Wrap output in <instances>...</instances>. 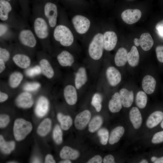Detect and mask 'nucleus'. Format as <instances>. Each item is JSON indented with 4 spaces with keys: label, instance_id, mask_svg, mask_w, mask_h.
<instances>
[{
    "label": "nucleus",
    "instance_id": "nucleus-27",
    "mask_svg": "<svg viewBox=\"0 0 163 163\" xmlns=\"http://www.w3.org/2000/svg\"><path fill=\"white\" fill-rule=\"evenodd\" d=\"M127 62L132 67L137 66L139 62V55L136 47L133 46L127 54Z\"/></svg>",
    "mask_w": 163,
    "mask_h": 163
},
{
    "label": "nucleus",
    "instance_id": "nucleus-18",
    "mask_svg": "<svg viewBox=\"0 0 163 163\" xmlns=\"http://www.w3.org/2000/svg\"><path fill=\"white\" fill-rule=\"evenodd\" d=\"M49 103L47 99L44 96L38 99L35 108V112L39 117H42L47 113L49 109Z\"/></svg>",
    "mask_w": 163,
    "mask_h": 163
},
{
    "label": "nucleus",
    "instance_id": "nucleus-1",
    "mask_svg": "<svg viewBox=\"0 0 163 163\" xmlns=\"http://www.w3.org/2000/svg\"><path fill=\"white\" fill-rule=\"evenodd\" d=\"M55 39L62 46H69L74 41L73 34L69 28L65 25H59L55 28L53 32Z\"/></svg>",
    "mask_w": 163,
    "mask_h": 163
},
{
    "label": "nucleus",
    "instance_id": "nucleus-6",
    "mask_svg": "<svg viewBox=\"0 0 163 163\" xmlns=\"http://www.w3.org/2000/svg\"><path fill=\"white\" fill-rule=\"evenodd\" d=\"M44 13L50 27H55L57 23L58 15L56 5L53 3L47 2L44 6Z\"/></svg>",
    "mask_w": 163,
    "mask_h": 163
},
{
    "label": "nucleus",
    "instance_id": "nucleus-33",
    "mask_svg": "<svg viewBox=\"0 0 163 163\" xmlns=\"http://www.w3.org/2000/svg\"><path fill=\"white\" fill-rule=\"evenodd\" d=\"M57 118L60 123L61 128L64 130H68L72 125V120L69 116L65 115L59 113L57 115Z\"/></svg>",
    "mask_w": 163,
    "mask_h": 163
},
{
    "label": "nucleus",
    "instance_id": "nucleus-42",
    "mask_svg": "<svg viewBox=\"0 0 163 163\" xmlns=\"http://www.w3.org/2000/svg\"><path fill=\"white\" fill-rule=\"evenodd\" d=\"M10 57V54L8 51L5 48L0 47V59L5 62L9 60Z\"/></svg>",
    "mask_w": 163,
    "mask_h": 163
},
{
    "label": "nucleus",
    "instance_id": "nucleus-25",
    "mask_svg": "<svg viewBox=\"0 0 163 163\" xmlns=\"http://www.w3.org/2000/svg\"><path fill=\"white\" fill-rule=\"evenodd\" d=\"M41 72L47 78L51 79L54 76V72L48 60L45 59H41L39 62Z\"/></svg>",
    "mask_w": 163,
    "mask_h": 163
},
{
    "label": "nucleus",
    "instance_id": "nucleus-31",
    "mask_svg": "<svg viewBox=\"0 0 163 163\" xmlns=\"http://www.w3.org/2000/svg\"><path fill=\"white\" fill-rule=\"evenodd\" d=\"M51 124V121L50 119L46 118L44 119L38 127V134L41 136H46L50 131Z\"/></svg>",
    "mask_w": 163,
    "mask_h": 163
},
{
    "label": "nucleus",
    "instance_id": "nucleus-46",
    "mask_svg": "<svg viewBox=\"0 0 163 163\" xmlns=\"http://www.w3.org/2000/svg\"><path fill=\"white\" fill-rule=\"evenodd\" d=\"M102 161V158L101 156L97 155L90 159L87 162V163H101Z\"/></svg>",
    "mask_w": 163,
    "mask_h": 163
},
{
    "label": "nucleus",
    "instance_id": "nucleus-22",
    "mask_svg": "<svg viewBox=\"0 0 163 163\" xmlns=\"http://www.w3.org/2000/svg\"><path fill=\"white\" fill-rule=\"evenodd\" d=\"M127 51L125 48L122 47L117 51L114 58V63L118 67L125 66L127 62Z\"/></svg>",
    "mask_w": 163,
    "mask_h": 163
},
{
    "label": "nucleus",
    "instance_id": "nucleus-19",
    "mask_svg": "<svg viewBox=\"0 0 163 163\" xmlns=\"http://www.w3.org/2000/svg\"><path fill=\"white\" fill-rule=\"evenodd\" d=\"M57 59L59 64L63 67L71 66L75 61L73 56L66 50L61 52L58 55Z\"/></svg>",
    "mask_w": 163,
    "mask_h": 163
},
{
    "label": "nucleus",
    "instance_id": "nucleus-10",
    "mask_svg": "<svg viewBox=\"0 0 163 163\" xmlns=\"http://www.w3.org/2000/svg\"><path fill=\"white\" fill-rule=\"evenodd\" d=\"M91 115L90 111L87 110L78 114L75 117L74 121L76 129L79 130L84 129L89 121Z\"/></svg>",
    "mask_w": 163,
    "mask_h": 163
},
{
    "label": "nucleus",
    "instance_id": "nucleus-8",
    "mask_svg": "<svg viewBox=\"0 0 163 163\" xmlns=\"http://www.w3.org/2000/svg\"><path fill=\"white\" fill-rule=\"evenodd\" d=\"M142 12L138 9H128L122 12L121 17L127 24H132L137 22L140 18Z\"/></svg>",
    "mask_w": 163,
    "mask_h": 163
},
{
    "label": "nucleus",
    "instance_id": "nucleus-11",
    "mask_svg": "<svg viewBox=\"0 0 163 163\" xmlns=\"http://www.w3.org/2000/svg\"><path fill=\"white\" fill-rule=\"evenodd\" d=\"M77 89L75 86L69 84L63 89V95L66 103L69 105H73L77 102L78 99Z\"/></svg>",
    "mask_w": 163,
    "mask_h": 163
},
{
    "label": "nucleus",
    "instance_id": "nucleus-51",
    "mask_svg": "<svg viewBox=\"0 0 163 163\" xmlns=\"http://www.w3.org/2000/svg\"><path fill=\"white\" fill-rule=\"evenodd\" d=\"M151 161L154 163H163V157L158 158L153 156L151 158Z\"/></svg>",
    "mask_w": 163,
    "mask_h": 163
},
{
    "label": "nucleus",
    "instance_id": "nucleus-13",
    "mask_svg": "<svg viewBox=\"0 0 163 163\" xmlns=\"http://www.w3.org/2000/svg\"><path fill=\"white\" fill-rule=\"evenodd\" d=\"M16 104L19 107L24 108L30 107L34 103L32 95L27 91L19 94L16 99Z\"/></svg>",
    "mask_w": 163,
    "mask_h": 163
},
{
    "label": "nucleus",
    "instance_id": "nucleus-57",
    "mask_svg": "<svg viewBox=\"0 0 163 163\" xmlns=\"http://www.w3.org/2000/svg\"><path fill=\"white\" fill-rule=\"evenodd\" d=\"M160 126L161 128L163 129V119L161 122Z\"/></svg>",
    "mask_w": 163,
    "mask_h": 163
},
{
    "label": "nucleus",
    "instance_id": "nucleus-40",
    "mask_svg": "<svg viewBox=\"0 0 163 163\" xmlns=\"http://www.w3.org/2000/svg\"><path fill=\"white\" fill-rule=\"evenodd\" d=\"M41 72V70L40 66H36L27 69L26 71V73L28 76L31 77L40 74Z\"/></svg>",
    "mask_w": 163,
    "mask_h": 163
},
{
    "label": "nucleus",
    "instance_id": "nucleus-9",
    "mask_svg": "<svg viewBox=\"0 0 163 163\" xmlns=\"http://www.w3.org/2000/svg\"><path fill=\"white\" fill-rule=\"evenodd\" d=\"M19 39L22 44L30 47H34L37 44V40L34 34L28 29L21 30L19 34Z\"/></svg>",
    "mask_w": 163,
    "mask_h": 163
},
{
    "label": "nucleus",
    "instance_id": "nucleus-48",
    "mask_svg": "<svg viewBox=\"0 0 163 163\" xmlns=\"http://www.w3.org/2000/svg\"><path fill=\"white\" fill-rule=\"evenodd\" d=\"M0 36L1 37L6 33L8 30V27L6 25L1 23L0 24Z\"/></svg>",
    "mask_w": 163,
    "mask_h": 163
},
{
    "label": "nucleus",
    "instance_id": "nucleus-55",
    "mask_svg": "<svg viewBox=\"0 0 163 163\" xmlns=\"http://www.w3.org/2000/svg\"><path fill=\"white\" fill-rule=\"evenodd\" d=\"M33 162L34 163H39L40 162V161H39V160L37 158H35L33 161Z\"/></svg>",
    "mask_w": 163,
    "mask_h": 163
},
{
    "label": "nucleus",
    "instance_id": "nucleus-54",
    "mask_svg": "<svg viewBox=\"0 0 163 163\" xmlns=\"http://www.w3.org/2000/svg\"><path fill=\"white\" fill-rule=\"evenodd\" d=\"M60 163H71V161L69 159H65L59 162Z\"/></svg>",
    "mask_w": 163,
    "mask_h": 163
},
{
    "label": "nucleus",
    "instance_id": "nucleus-4",
    "mask_svg": "<svg viewBox=\"0 0 163 163\" xmlns=\"http://www.w3.org/2000/svg\"><path fill=\"white\" fill-rule=\"evenodd\" d=\"M72 22L76 32L80 34L86 33L89 30L91 24L88 19L80 15H77L74 16L72 19Z\"/></svg>",
    "mask_w": 163,
    "mask_h": 163
},
{
    "label": "nucleus",
    "instance_id": "nucleus-28",
    "mask_svg": "<svg viewBox=\"0 0 163 163\" xmlns=\"http://www.w3.org/2000/svg\"><path fill=\"white\" fill-rule=\"evenodd\" d=\"M125 129L121 126H118L111 131L109 139V143L113 145L118 142L123 135Z\"/></svg>",
    "mask_w": 163,
    "mask_h": 163
},
{
    "label": "nucleus",
    "instance_id": "nucleus-39",
    "mask_svg": "<svg viewBox=\"0 0 163 163\" xmlns=\"http://www.w3.org/2000/svg\"><path fill=\"white\" fill-rule=\"evenodd\" d=\"M40 87L39 83L36 82H27L25 84L23 89L26 91H36Z\"/></svg>",
    "mask_w": 163,
    "mask_h": 163
},
{
    "label": "nucleus",
    "instance_id": "nucleus-20",
    "mask_svg": "<svg viewBox=\"0 0 163 163\" xmlns=\"http://www.w3.org/2000/svg\"><path fill=\"white\" fill-rule=\"evenodd\" d=\"M163 119V112L156 111L152 113L148 118L146 126L149 129H152L157 126Z\"/></svg>",
    "mask_w": 163,
    "mask_h": 163
},
{
    "label": "nucleus",
    "instance_id": "nucleus-24",
    "mask_svg": "<svg viewBox=\"0 0 163 163\" xmlns=\"http://www.w3.org/2000/svg\"><path fill=\"white\" fill-rule=\"evenodd\" d=\"M79 155L78 151L68 146L63 147L59 154L60 156L62 159L72 160L77 158Z\"/></svg>",
    "mask_w": 163,
    "mask_h": 163
},
{
    "label": "nucleus",
    "instance_id": "nucleus-49",
    "mask_svg": "<svg viewBox=\"0 0 163 163\" xmlns=\"http://www.w3.org/2000/svg\"><path fill=\"white\" fill-rule=\"evenodd\" d=\"M45 162L46 163H56V161L51 155L48 154L45 157Z\"/></svg>",
    "mask_w": 163,
    "mask_h": 163
},
{
    "label": "nucleus",
    "instance_id": "nucleus-35",
    "mask_svg": "<svg viewBox=\"0 0 163 163\" xmlns=\"http://www.w3.org/2000/svg\"><path fill=\"white\" fill-rule=\"evenodd\" d=\"M102 117L97 116L94 117L89 123L88 130L91 133H93L97 130L101 126L103 123Z\"/></svg>",
    "mask_w": 163,
    "mask_h": 163
},
{
    "label": "nucleus",
    "instance_id": "nucleus-15",
    "mask_svg": "<svg viewBox=\"0 0 163 163\" xmlns=\"http://www.w3.org/2000/svg\"><path fill=\"white\" fill-rule=\"evenodd\" d=\"M120 97L122 106L129 108L133 104L134 98V93L125 88L121 89L119 92Z\"/></svg>",
    "mask_w": 163,
    "mask_h": 163
},
{
    "label": "nucleus",
    "instance_id": "nucleus-30",
    "mask_svg": "<svg viewBox=\"0 0 163 163\" xmlns=\"http://www.w3.org/2000/svg\"><path fill=\"white\" fill-rule=\"evenodd\" d=\"M23 78L22 73L19 72H15L12 73L9 76L8 84L12 88H15L20 85Z\"/></svg>",
    "mask_w": 163,
    "mask_h": 163
},
{
    "label": "nucleus",
    "instance_id": "nucleus-12",
    "mask_svg": "<svg viewBox=\"0 0 163 163\" xmlns=\"http://www.w3.org/2000/svg\"><path fill=\"white\" fill-rule=\"evenodd\" d=\"M104 49L107 51L113 50L116 46L117 41V35L113 31H107L103 35Z\"/></svg>",
    "mask_w": 163,
    "mask_h": 163
},
{
    "label": "nucleus",
    "instance_id": "nucleus-16",
    "mask_svg": "<svg viewBox=\"0 0 163 163\" xmlns=\"http://www.w3.org/2000/svg\"><path fill=\"white\" fill-rule=\"evenodd\" d=\"M156 81L155 78L150 75H147L143 78L142 85L143 91L147 94H152L155 90Z\"/></svg>",
    "mask_w": 163,
    "mask_h": 163
},
{
    "label": "nucleus",
    "instance_id": "nucleus-5",
    "mask_svg": "<svg viewBox=\"0 0 163 163\" xmlns=\"http://www.w3.org/2000/svg\"><path fill=\"white\" fill-rule=\"evenodd\" d=\"M34 29L37 37L40 39L47 38L49 35L48 27L45 20L42 18L38 17L34 22Z\"/></svg>",
    "mask_w": 163,
    "mask_h": 163
},
{
    "label": "nucleus",
    "instance_id": "nucleus-38",
    "mask_svg": "<svg viewBox=\"0 0 163 163\" xmlns=\"http://www.w3.org/2000/svg\"><path fill=\"white\" fill-rule=\"evenodd\" d=\"M97 134L100 139L101 143L103 145H106L109 139V133L107 129L102 128L98 132Z\"/></svg>",
    "mask_w": 163,
    "mask_h": 163
},
{
    "label": "nucleus",
    "instance_id": "nucleus-29",
    "mask_svg": "<svg viewBox=\"0 0 163 163\" xmlns=\"http://www.w3.org/2000/svg\"><path fill=\"white\" fill-rule=\"evenodd\" d=\"M12 7L10 4L6 0H0V19L5 21L8 18V14Z\"/></svg>",
    "mask_w": 163,
    "mask_h": 163
},
{
    "label": "nucleus",
    "instance_id": "nucleus-21",
    "mask_svg": "<svg viewBox=\"0 0 163 163\" xmlns=\"http://www.w3.org/2000/svg\"><path fill=\"white\" fill-rule=\"evenodd\" d=\"M12 60L21 69L28 68L31 63V60L29 57L23 54H15L13 56Z\"/></svg>",
    "mask_w": 163,
    "mask_h": 163
},
{
    "label": "nucleus",
    "instance_id": "nucleus-23",
    "mask_svg": "<svg viewBox=\"0 0 163 163\" xmlns=\"http://www.w3.org/2000/svg\"><path fill=\"white\" fill-rule=\"evenodd\" d=\"M122 105L120 101L119 92H116L112 95L108 103L110 111L113 113L119 112L121 109Z\"/></svg>",
    "mask_w": 163,
    "mask_h": 163
},
{
    "label": "nucleus",
    "instance_id": "nucleus-36",
    "mask_svg": "<svg viewBox=\"0 0 163 163\" xmlns=\"http://www.w3.org/2000/svg\"><path fill=\"white\" fill-rule=\"evenodd\" d=\"M102 101V97L100 93H96L93 95L91 104L97 112H100L101 109Z\"/></svg>",
    "mask_w": 163,
    "mask_h": 163
},
{
    "label": "nucleus",
    "instance_id": "nucleus-43",
    "mask_svg": "<svg viewBox=\"0 0 163 163\" xmlns=\"http://www.w3.org/2000/svg\"><path fill=\"white\" fill-rule=\"evenodd\" d=\"M10 120L9 116L6 114H1L0 116V127L3 128L8 124Z\"/></svg>",
    "mask_w": 163,
    "mask_h": 163
},
{
    "label": "nucleus",
    "instance_id": "nucleus-53",
    "mask_svg": "<svg viewBox=\"0 0 163 163\" xmlns=\"http://www.w3.org/2000/svg\"><path fill=\"white\" fill-rule=\"evenodd\" d=\"M134 42L135 45L137 46H139V39L135 38L134 40Z\"/></svg>",
    "mask_w": 163,
    "mask_h": 163
},
{
    "label": "nucleus",
    "instance_id": "nucleus-34",
    "mask_svg": "<svg viewBox=\"0 0 163 163\" xmlns=\"http://www.w3.org/2000/svg\"><path fill=\"white\" fill-rule=\"evenodd\" d=\"M148 97L146 94L143 91H139L136 97V103L138 107L143 109L146 107L147 103Z\"/></svg>",
    "mask_w": 163,
    "mask_h": 163
},
{
    "label": "nucleus",
    "instance_id": "nucleus-50",
    "mask_svg": "<svg viewBox=\"0 0 163 163\" xmlns=\"http://www.w3.org/2000/svg\"><path fill=\"white\" fill-rule=\"evenodd\" d=\"M8 98V95L3 92H0V102L1 103L6 101Z\"/></svg>",
    "mask_w": 163,
    "mask_h": 163
},
{
    "label": "nucleus",
    "instance_id": "nucleus-14",
    "mask_svg": "<svg viewBox=\"0 0 163 163\" xmlns=\"http://www.w3.org/2000/svg\"><path fill=\"white\" fill-rule=\"evenodd\" d=\"M88 80L86 70L83 66L79 67L75 73V86L77 89H79L85 84Z\"/></svg>",
    "mask_w": 163,
    "mask_h": 163
},
{
    "label": "nucleus",
    "instance_id": "nucleus-44",
    "mask_svg": "<svg viewBox=\"0 0 163 163\" xmlns=\"http://www.w3.org/2000/svg\"><path fill=\"white\" fill-rule=\"evenodd\" d=\"M155 52L158 60L161 63H163V46H158L155 49Z\"/></svg>",
    "mask_w": 163,
    "mask_h": 163
},
{
    "label": "nucleus",
    "instance_id": "nucleus-58",
    "mask_svg": "<svg viewBox=\"0 0 163 163\" xmlns=\"http://www.w3.org/2000/svg\"><path fill=\"white\" fill-rule=\"evenodd\" d=\"M9 163H16L15 161H11L10 162H9Z\"/></svg>",
    "mask_w": 163,
    "mask_h": 163
},
{
    "label": "nucleus",
    "instance_id": "nucleus-26",
    "mask_svg": "<svg viewBox=\"0 0 163 163\" xmlns=\"http://www.w3.org/2000/svg\"><path fill=\"white\" fill-rule=\"evenodd\" d=\"M139 45L144 51H147L152 48L154 41L151 35L148 33L141 34L139 39Z\"/></svg>",
    "mask_w": 163,
    "mask_h": 163
},
{
    "label": "nucleus",
    "instance_id": "nucleus-56",
    "mask_svg": "<svg viewBox=\"0 0 163 163\" xmlns=\"http://www.w3.org/2000/svg\"><path fill=\"white\" fill-rule=\"evenodd\" d=\"M140 163H148V161L146 159H143L140 162Z\"/></svg>",
    "mask_w": 163,
    "mask_h": 163
},
{
    "label": "nucleus",
    "instance_id": "nucleus-45",
    "mask_svg": "<svg viewBox=\"0 0 163 163\" xmlns=\"http://www.w3.org/2000/svg\"><path fill=\"white\" fill-rule=\"evenodd\" d=\"M155 28L158 34L163 37V20L158 23L156 25Z\"/></svg>",
    "mask_w": 163,
    "mask_h": 163
},
{
    "label": "nucleus",
    "instance_id": "nucleus-2",
    "mask_svg": "<svg viewBox=\"0 0 163 163\" xmlns=\"http://www.w3.org/2000/svg\"><path fill=\"white\" fill-rule=\"evenodd\" d=\"M103 35L100 33L96 34L90 43L88 52L90 57L93 59L97 60L102 57L104 50Z\"/></svg>",
    "mask_w": 163,
    "mask_h": 163
},
{
    "label": "nucleus",
    "instance_id": "nucleus-17",
    "mask_svg": "<svg viewBox=\"0 0 163 163\" xmlns=\"http://www.w3.org/2000/svg\"><path fill=\"white\" fill-rule=\"evenodd\" d=\"M130 121L134 129H137L141 126L142 123V117L141 113L136 107H133L129 113Z\"/></svg>",
    "mask_w": 163,
    "mask_h": 163
},
{
    "label": "nucleus",
    "instance_id": "nucleus-52",
    "mask_svg": "<svg viewBox=\"0 0 163 163\" xmlns=\"http://www.w3.org/2000/svg\"><path fill=\"white\" fill-rule=\"evenodd\" d=\"M5 62L3 60L0 59V73L3 72L5 68Z\"/></svg>",
    "mask_w": 163,
    "mask_h": 163
},
{
    "label": "nucleus",
    "instance_id": "nucleus-41",
    "mask_svg": "<svg viewBox=\"0 0 163 163\" xmlns=\"http://www.w3.org/2000/svg\"><path fill=\"white\" fill-rule=\"evenodd\" d=\"M152 142L153 144H158L163 142V131L155 133L152 137Z\"/></svg>",
    "mask_w": 163,
    "mask_h": 163
},
{
    "label": "nucleus",
    "instance_id": "nucleus-7",
    "mask_svg": "<svg viewBox=\"0 0 163 163\" xmlns=\"http://www.w3.org/2000/svg\"><path fill=\"white\" fill-rule=\"evenodd\" d=\"M105 73L107 80L110 86H116L120 82L121 74L119 70L115 67L110 66L107 67Z\"/></svg>",
    "mask_w": 163,
    "mask_h": 163
},
{
    "label": "nucleus",
    "instance_id": "nucleus-3",
    "mask_svg": "<svg viewBox=\"0 0 163 163\" xmlns=\"http://www.w3.org/2000/svg\"><path fill=\"white\" fill-rule=\"evenodd\" d=\"M32 129V125L30 122L21 118L16 119L13 126L15 139L18 141L23 140L30 133Z\"/></svg>",
    "mask_w": 163,
    "mask_h": 163
},
{
    "label": "nucleus",
    "instance_id": "nucleus-47",
    "mask_svg": "<svg viewBox=\"0 0 163 163\" xmlns=\"http://www.w3.org/2000/svg\"><path fill=\"white\" fill-rule=\"evenodd\" d=\"M103 162L104 163H114L115 161L114 157L111 155H108L104 158Z\"/></svg>",
    "mask_w": 163,
    "mask_h": 163
},
{
    "label": "nucleus",
    "instance_id": "nucleus-37",
    "mask_svg": "<svg viewBox=\"0 0 163 163\" xmlns=\"http://www.w3.org/2000/svg\"><path fill=\"white\" fill-rule=\"evenodd\" d=\"M53 138L55 142L57 144H60L62 141V132L59 125H56L53 129Z\"/></svg>",
    "mask_w": 163,
    "mask_h": 163
},
{
    "label": "nucleus",
    "instance_id": "nucleus-32",
    "mask_svg": "<svg viewBox=\"0 0 163 163\" xmlns=\"http://www.w3.org/2000/svg\"><path fill=\"white\" fill-rule=\"evenodd\" d=\"M15 143L13 141H5L3 136H0V148L2 152L5 154H9L14 149Z\"/></svg>",
    "mask_w": 163,
    "mask_h": 163
}]
</instances>
